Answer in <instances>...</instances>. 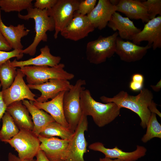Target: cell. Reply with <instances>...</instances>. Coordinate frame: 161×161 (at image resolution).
I'll list each match as a JSON object with an SVG mask.
<instances>
[{
  "label": "cell",
  "instance_id": "1",
  "mask_svg": "<svg viewBox=\"0 0 161 161\" xmlns=\"http://www.w3.org/2000/svg\"><path fill=\"white\" fill-rule=\"evenodd\" d=\"M153 97L150 90L143 88L136 96L130 95L126 92L122 90L112 97L103 96L100 97V99L105 103H114L120 109L126 108L134 112L140 119V126L145 129L151 115L149 107Z\"/></svg>",
  "mask_w": 161,
  "mask_h": 161
},
{
  "label": "cell",
  "instance_id": "2",
  "mask_svg": "<svg viewBox=\"0 0 161 161\" xmlns=\"http://www.w3.org/2000/svg\"><path fill=\"white\" fill-rule=\"evenodd\" d=\"M80 105L83 113L91 116L95 124L102 127L114 120L120 114V108L113 102L102 103L95 100L88 89L81 92Z\"/></svg>",
  "mask_w": 161,
  "mask_h": 161
},
{
  "label": "cell",
  "instance_id": "3",
  "mask_svg": "<svg viewBox=\"0 0 161 161\" xmlns=\"http://www.w3.org/2000/svg\"><path fill=\"white\" fill-rule=\"evenodd\" d=\"M27 10V15H22L18 13V16L19 18L25 20L31 18L34 20L35 35L32 43L27 48L22 49V52L33 56L36 53L37 47L39 43L41 41H47V32L55 30V23L53 19L48 15L47 10H40L32 7Z\"/></svg>",
  "mask_w": 161,
  "mask_h": 161
},
{
  "label": "cell",
  "instance_id": "4",
  "mask_svg": "<svg viewBox=\"0 0 161 161\" xmlns=\"http://www.w3.org/2000/svg\"><path fill=\"white\" fill-rule=\"evenodd\" d=\"M86 84V80H78L68 90L65 92L63 106L64 116L69 128L74 133L83 114L80 105V95Z\"/></svg>",
  "mask_w": 161,
  "mask_h": 161
},
{
  "label": "cell",
  "instance_id": "5",
  "mask_svg": "<svg viewBox=\"0 0 161 161\" xmlns=\"http://www.w3.org/2000/svg\"><path fill=\"white\" fill-rule=\"evenodd\" d=\"M65 65L60 63L53 67L47 66H27L20 67V70L26 76L28 84L36 85L43 83L52 79L71 80L74 75L65 71Z\"/></svg>",
  "mask_w": 161,
  "mask_h": 161
},
{
  "label": "cell",
  "instance_id": "6",
  "mask_svg": "<svg viewBox=\"0 0 161 161\" xmlns=\"http://www.w3.org/2000/svg\"><path fill=\"white\" fill-rule=\"evenodd\" d=\"M118 32L106 37L100 36L97 39L87 44L86 54L90 63L98 64L105 62L115 53L116 41Z\"/></svg>",
  "mask_w": 161,
  "mask_h": 161
},
{
  "label": "cell",
  "instance_id": "7",
  "mask_svg": "<svg viewBox=\"0 0 161 161\" xmlns=\"http://www.w3.org/2000/svg\"><path fill=\"white\" fill-rule=\"evenodd\" d=\"M4 142L14 148L22 160H33L40 149L41 142L38 136L32 131L25 129L20 130L16 136Z\"/></svg>",
  "mask_w": 161,
  "mask_h": 161
},
{
  "label": "cell",
  "instance_id": "8",
  "mask_svg": "<svg viewBox=\"0 0 161 161\" xmlns=\"http://www.w3.org/2000/svg\"><path fill=\"white\" fill-rule=\"evenodd\" d=\"M80 2L78 0H57L52 7L47 10L48 15L54 22L55 39L57 38L59 33L71 21L78 9Z\"/></svg>",
  "mask_w": 161,
  "mask_h": 161
},
{
  "label": "cell",
  "instance_id": "9",
  "mask_svg": "<svg viewBox=\"0 0 161 161\" xmlns=\"http://www.w3.org/2000/svg\"><path fill=\"white\" fill-rule=\"evenodd\" d=\"M87 116L83 113L72 137L69 140L68 153L66 161H85L83 158L87 152L88 143L84 132L88 130Z\"/></svg>",
  "mask_w": 161,
  "mask_h": 161
},
{
  "label": "cell",
  "instance_id": "10",
  "mask_svg": "<svg viewBox=\"0 0 161 161\" xmlns=\"http://www.w3.org/2000/svg\"><path fill=\"white\" fill-rule=\"evenodd\" d=\"M25 76L19 69H17V74L12 84L8 88L2 90L3 100L7 106L14 102L25 99L36 101L35 95L24 80Z\"/></svg>",
  "mask_w": 161,
  "mask_h": 161
},
{
  "label": "cell",
  "instance_id": "11",
  "mask_svg": "<svg viewBox=\"0 0 161 161\" xmlns=\"http://www.w3.org/2000/svg\"><path fill=\"white\" fill-rule=\"evenodd\" d=\"M95 29L87 15L75 12L71 21L60 33L66 39L77 41L87 36Z\"/></svg>",
  "mask_w": 161,
  "mask_h": 161
},
{
  "label": "cell",
  "instance_id": "12",
  "mask_svg": "<svg viewBox=\"0 0 161 161\" xmlns=\"http://www.w3.org/2000/svg\"><path fill=\"white\" fill-rule=\"evenodd\" d=\"M41 143L40 148L50 161H66L68 155L69 140L54 137L38 136Z\"/></svg>",
  "mask_w": 161,
  "mask_h": 161
},
{
  "label": "cell",
  "instance_id": "13",
  "mask_svg": "<svg viewBox=\"0 0 161 161\" xmlns=\"http://www.w3.org/2000/svg\"><path fill=\"white\" fill-rule=\"evenodd\" d=\"M138 45L143 41H148V45L155 50L161 47V16L150 20L145 24L143 29L135 35L132 40Z\"/></svg>",
  "mask_w": 161,
  "mask_h": 161
},
{
  "label": "cell",
  "instance_id": "14",
  "mask_svg": "<svg viewBox=\"0 0 161 161\" xmlns=\"http://www.w3.org/2000/svg\"><path fill=\"white\" fill-rule=\"evenodd\" d=\"M89 148L92 150L103 153L105 157L112 159H118L121 161H136L145 155L147 149L144 147L137 145L136 150L130 152L123 151L117 146L112 148L105 147L103 144L100 142L92 143Z\"/></svg>",
  "mask_w": 161,
  "mask_h": 161
},
{
  "label": "cell",
  "instance_id": "15",
  "mask_svg": "<svg viewBox=\"0 0 161 161\" xmlns=\"http://www.w3.org/2000/svg\"><path fill=\"white\" fill-rule=\"evenodd\" d=\"M151 47L148 45L140 46L129 41H124L118 36L116 41L115 53L123 61L134 62L141 60Z\"/></svg>",
  "mask_w": 161,
  "mask_h": 161
},
{
  "label": "cell",
  "instance_id": "16",
  "mask_svg": "<svg viewBox=\"0 0 161 161\" xmlns=\"http://www.w3.org/2000/svg\"><path fill=\"white\" fill-rule=\"evenodd\" d=\"M27 85L30 89L40 92L41 95L36 99V101L40 103L47 102L49 99H53L61 92L69 90L72 86L69 80L60 79H50L38 85Z\"/></svg>",
  "mask_w": 161,
  "mask_h": 161
},
{
  "label": "cell",
  "instance_id": "17",
  "mask_svg": "<svg viewBox=\"0 0 161 161\" xmlns=\"http://www.w3.org/2000/svg\"><path fill=\"white\" fill-rule=\"evenodd\" d=\"M116 12L115 6L109 0H99L87 16L95 28L101 30L107 25L112 15Z\"/></svg>",
  "mask_w": 161,
  "mask_h": 161
},
{
  "label": "cell",
  "instance_id": "18",
  "mask_svg": "<svg viewBox=\"0 0 161 161\" xmlns=\"http://www.w3.org/2000/svg\"><path fill=\"white\" fill-rule=\"evenodd\" d=\"M107 26L114 31L118 30L119 37L127 40H132L141 30L136 27L128 18L123 17L117 12L112 15Z\"/></svg>",
  "mask_w": 161,
  "mask_h": 161
},
{
  "label": "cell",
  "instance_id": "19",
  "mask_svg": "<svg viewBox=\"0 0 161 161\" xmlns=\"http://www.w3.org/2000/svg\"><path fill=\"white\" fill-rule=\"evenodd\" d=\"M0 30L12 49L20 50L23 48L21 38L27 35L30 31L25 27L24 24H18L16 26L11 24L9 26L6 25L2 20L0 10Z\"/></svg>",
  "mask_w": 161,
  "mask_h": 161
},
{
  "label": "cell",
  "instance_id": "20",
  "mask_svg": "<svg viewBox=\"0 0 161 161\" xmlns=\"http://www.w3.org/2000/svg\"><path fill=\"white\" fill-rule=\"evenodd\" d=\"M65 91L61 92L50 101L43 103L33 101V103L39 109L49 113L56 122L69 128L68 124L64 116L63 106V98Z\"/></svg>",
  "mask_w": 161,
  "mask_h": 161
},
{
  "label": "cell",
  "instance_id": "21",
  "mask_svg": "<svg viewBox=\"0 0 161 161\" xmlns=\"http://www.w3.org/2000/svg\"><path fill=\"white\" fill-rule=\"evenodd\" d=\"M116 12L124 14L129 19H141L147 23L149 20L146 8L142 2L137 0H119Z\"/></svg>",
  "mask_w": 161,
  "mask_h": 161
},
{
  "label": "cell",
  "instance_id": "22",
  "mask_svg": "<svg viewBox=\"0 0 161 161\" xmlns=\"http://www.w3.org/2000/svg\"><path fill=\"white\" fill-rule=\"evenodd\" d=\"M41 53L34 58L21 61H17L16 59L11 62L10 64L15 67H23L27 66H54L59 64L61 60L59 56L52 55L50 53L49 46L46 45L40 49Z\"/></svg>",
  "mask_w": 161,
  "mask_h": 161
},
{
  "label": "cell",
  "instance_id": "23",
  "mask_svg": "<svg viewBox=\"0 0 161 161\" xmlns=\"http://www.w3.org/2000/svg\"><path fill=\"white\" fill-rule=\"evenodd\" d=\"M6 111L11 115L19 130L25 129L32 131L34 124L32 118L22 101L11 103L7 107Z\"/></svg>",
  "mask_w": 161,
  "mask_h": 161
},
{
  "label": "cell",
  "instance_id": "24",
  "mask_svg": "<svg viewBox=\"0 0 161 161\" xmlns=\"http://www.w3.org/2000/svg\"><path fill=\"white\" fill-rule=\"evenodd\" d=\"M22 102L32 115L34 124L32 131L37 136L49 123L55 121L50 115L35 106L33 101L24 100Z\"/></svg>",
  "mask_w": 161,
  "mask_h": 161
},
{
  "label": "cell",
  "instance_id": "25",
  "mask_svg": "<svg viewBox=\"0 0 161 161\" xmlns=\"http://www.w3.org/2000/svg\"><path fill=\"white\" fill-rule=\"evenodd\" d=\"M73 133L69 128L54 121L49 123L39 135L46 138L58 136L62 139L70 140Z\"/></svg>",
  "mask_w": 161,
  "mask_h": 161
},
{
  "label": "cell",
  "instance_id": "26",
  "mask_svg": "<svg viewBox=\"0 0 161 161\" xmlns=\"http://www.w3.org/2000/svg\"><path fill=\"white\" fill-rule=\"evenodd\" d=\"M1 119L2 124L0 130V140L4 142L16 136L20 130L7 112H5Z\"/></svg>",
  "mask_w": 161,
  "mask_h": 161
},
{
  "label": "cell",
  "instance_id": "27",
  "mask_svg": "<svg viewBox=\"0 0 161 161\" xmlns=\"http://www.w3.org/2000/svg\"><path fill=\"white\" fill-rule=\"evenodd\" d=\"M10 60L0 64V82L2 90L9 88L13 83L17 74L16 67L10 64Z\"/></svg>",
  "mask_w": 161,
  "mask_h": 161
},
{
  "label": "cell",
  "instance_id": "28",
  "mask_svg": "<svg viewBox=\"0 0 161 161\" xmlns=\"http://www.w3.org/2000/svg\"><path fill=\"white\" fill-rule=\"evenodd\" d=\"M32 0H0V10L5 12H19L33 7Z\"/></svg>",
  "mask_w": 161,
  "mask_h": 161
},
{
  "label": "cell",
  "instance_id": "29",
  "mask_svg": "<svg viewBox=\"0 0 161 161\" xmlns=\"http://www.w3.org/2000/svg\"><path fill=\"white\" fill-rule=\"evenodd\" d=\"M157 114L151 113L147 123L146 133L141 138L143 143H146L154 138H161V125L158 122Z\"/></svg>",
  "mask_w": 161,
  "mask_h": 161
},
{
  "label": "cell",
  "instance_id": "30",
  "mask_svg": "<svg viewBox=\"0 0 161 161\" xmlns=\"http://www.w3.org/2000/svg\"><path fill=\"white\" fill-rule=\"evenodd\" d=\"M146 8L150 20L161 16V0H147L142 2Z\"/></svg>",
  "mask_w": 161,
  "mask_h": 161
},
{
  "label": "cell",
  "instance_id": "31",
  "mask_svg": "<svg viewBox=\"0 0 161 161\" xmlns=\"http://www.w3.org/2000/svg\"><path fill=\"white\" fill-rule=\"evenodd\" d=\"M96 0H85L80 1L78 9L75 12L82 15L89 14L95 7Z\"/></svg>",
  "mask_w": 161,
  "mask_h": 161
},
{
  "label": "cell",
  "instance_id": "32",
  "mask_svg": "<svg viewBox=\"0 0 161 161\" xmlns=\"http://www.w3.org/2000/svg\"><path fill=\"white\" fill-rule=\"evenodd\" d=\"M22 50L20 49H13L10 52L0 50V64L13 57H16L18 60L21 58L24 55Z\"/></svg>",
  "mask_w": 161,
  "mask_h": 161
},
{
  "label": "cell",
  "instance_id": "33",
  "mask_svg": "<svg viewBox=\"0 0 161 161\" xmlns=\"http://www.w3.org/2000/svg\"><path fill=\"white\" fill-rule=\"evenodd\" d=\"M57 1V0H36L34 6L39 10H48L52 7Z\"/></svg>",
  "mask_w": 161,
  "mask_h": 161
},
{
  "label": "cell",
  "instance_id": "34",
  "mask_svg": "<svg viewBox=\"0 0 161 161\" xmlns=\"http://www.w3.org/2000/svg\"><path fill=\"white\" fill-rule=\"evenodd\" d=\"M12 49L0 30V50L9 51Z\"/></svg>",
  "mask_w": 161,
  "mask_h": 161
},
{
  "label": "cell",
  "instance_id": "35",
  "mask_svg": "<svg viewBox=\"0 0 161 161\" xmlns=\"http://www.w3.org/2000/svg\"><path fill=\"white\" fill-rule=\"evenodd\" d=\"M1 86L0 83V121L6 111L7 106L3 100L2 93L0 90Z\"/></svg>",
  "mask_w": 161,
  "mask_h": 161
},
{
  "label": "cell",
  "instance_id": "36",
  "mask_svg": "<svg viewBox=\"0 0 161 161\" xmlns=\"http://www.w3.org/2000/svg\"><path fill=\"white\" fill-rule=\"evenodd\" d=\"M129 86L130 89L133 91H140L143 88V83L131 80Z\"/></svg>",
  "mask_w": 161,
  "mask_h": 161
},
{
  "label": "cell",
  "instance_id": "37",
  "mask_svg": "<svg viewBox=\"0 0 161 161\" xmlns=\"http://www.w3.org/2000/svg\"><path fill=\"white\" fill-rule=\"evenodd\" d=\"M36 161H50L47 157L43 151L40 149L35 156Z\"/></svg>",
  "mask_w": 161,
  "mask_h": 161
},
{
  "label": "cell",
  "instance_id": "38",
  "mask_svg": "<svg viewBox=\"0 0 161 161\" xmlns=\"http://www.w3.org/2000/svg\"><path fill=\"white\" fill-rule=\"evenodd\" d=\"M131 80L144 83V78L143 75L140 73H135L131 77Z\"/></svg>",
  "mask_w": 161,
  "mask_h": 161
},
{
  "label": "cell",
  "instance_id": "39",
  "mask_svg": "<svg viewBox=\"0 0 161 161\" xmlns=\"http://www.w3.org/2000/svg\"><path fill=\"white\" fill-rule=\"evenodd\" d=\"M157 104L153 100L149 107V109L151 113L157 114L160 117H161V114L157 108Z\"/></svg>",
  "mask_w": 161,
  "mask_h": 161
},
{
  "label": "cell",
  "instance_id": "40",
  "mask_svg": "<svg viewBox=\"0 0 161 161\" xmlns=\"http://www.w3.org/2000/svg\"><path fill=\"white\" fill-rule=\"evenodd\" d=\"M8 161H36V160L34 159L32 160H22L11 152H10L8 154Z\"/></svg>",
  "mask_w": 161,
  "mask_h": 161
},
{
  "label": "cell",
  "instance_id": "41",
  "mask_svg": "<svg viewBox=\"0 0 161 161\" xmlns=\"http://www.w3.org/2000/svg\"><path fill=\"white\" fill-rule=\"evenodd\" d=\"M150 86L153 90L156 92L160 91L161 89V80H160L155 85H151Z\"/></svg>",
  "mask_w": 161,
  "mask_h": 161
},
{
  "label": "cell",
  "instance_id": "42",
  "mask_svg": "<svg viewBox=\"0 0 161 161\" xmlns=\"http://www.w3.org/2000/svg\"><path fill=\"white\" fill-rule=\"evenodd\" d=\"M99 161H121L118 159H112L105 157L103 158H100Z\"/></svg>",
  "mask_w": 161,
  "mask_h": 161
},
{
  "label": "cell",
  "instance_id": "43",
  "mask_svg": "<svg viewBox=\"0 0 161 161\" xmlns=\"http://www.w3.org/2000/svg\"><path fill=\"white\" fill-rule=\"evenodd\" d=\"M110 3L113 5L116 6L118 4L119 0H110Z\"/></svg>",
  "mask_w": 161,
  "mask_h": 161
}]
</instances>
